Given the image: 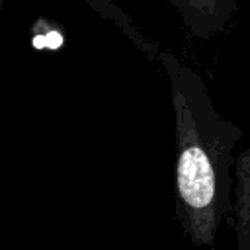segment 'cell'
<instances>
[{"instance_id": "7a4b0ae2", "label": "cell", "mask_w": 250, "mask_h": 250, "mask_svg": "<svg viewBox=\"0 0 250 250\" xmlns=\"http://www.w3.org/2000/svg\"><path fill=\"white\" fill-rule=\"evenodd\" d=\"M180 14L184 27L199 39L223 33L232 21L238 0H168Z\"/></svg>"}, {"instance_id": "3957f363", "label": "cell", "mask_w": 250, "mask_h": 250, "mask_svg": "<svg viewBox=\"0 0 250 250\" xmlns=\"http://www.w3.org/2000/svg\"><path fill=\"white\" fill-rule=\"evenodd\" d=\"M229 225L236 250H250V145L234 158V193Z\"/></svg>"}, {"instance_id": "6da1fadb", "label": "cell", "mask_w": 250, "mask_h": 250, "mask_svg": "<svg viewBox=\"0 0 250 250\" xmlns=\"http://www.w3.org/2000/svg\"><path fill=\"white\" fill-rule=\"evenodd\" d=\"M174 109V209L186 238L211 246L230 215L234 146L242 129L225 119L203 78L170 51H158Z\"/></svg>"}, {"instance_id": "277c9868", "label": "cell", "mask_w": 250, "mask_h": 250, "mask_svg": "<svg viewBox=\"0 0 250 250\" xmlns=\"http://www.w3.org/2000/svg\"><path fill=\"white\" fill-rule=\"evenodd\" d=\"M86 4H88L90 8H94L104 20L115 23V25L133 41V45H135L137 49H141L148 59H156V55H158L156 45H154L152 41H148V39L137 29V25L131 21V18H129L123 10H119L111 0H86Z\"/></svg>"}, {"instance_id": "5b68a950", "label": "cell", "mask_w": 250, "mask_h": 250, "mask_svg": "<svg viewBox=\"0 0 250 250\" xmlns=\"http://www.w3.org/2000/svg\"><path fill=\"white\" fill-rule=\"evenodd\" d=\"M209 250H217V248H215V246H209Z\"/></svg>"}]
</instances>
